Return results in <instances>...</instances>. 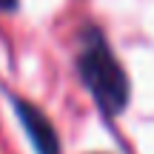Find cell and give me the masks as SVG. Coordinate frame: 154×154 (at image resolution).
<instances>
[{
    "mask_svg": "<svg viewBox=\"0 0 154 154\" xmlns=\"http://www.w3.org/2000/svg\"><path fill=\"white\" fill-rule=\"evenodd\" d=\"M77 74H80L86 91L91 94L94 106L106 117H117L126 111L128 100H131V83H128V74L120 57L114 54L111 43L94 23H86L80 32Z\"/></svg>",
    "mask_w": 154,
    "mask_h": 154,
    "instance_id": "cell-1",
    "label": "cell"
},
{
    "mask_svg": "<svg viewBox=\"0 0 154 154\" xmlns=\"http://www.w3.org/2000/svg\"><path fill=\"white\" fill-rule=\"evenodd\" d=\"M17 9H20V0H0V11L6 14H14Z\"/></svg>",
    "mask_w": 154,
    "mask_h": 154,
    "instance_id": "cell-3",
    "label": "cell"
},
{
    "mask_svg": "<svg viewBox=\"0 0 154 154\" xmlns=\"http://www.w3.org/2000/svg\"><path fill=\"white\" fill-rule=\"evenodd\" d=\"M9 100H11L14 117H17V123H20V128L26 131L34 154H63L57 128H54V123L49 120V114H46L40 106L29 103V100L17 97V94H11Z\"/></svg>",
    "mask_w": 154,
    "mask_h": 154,
    "instance_id": "cell-2",
    "label": "cell"
}]
</instances>
